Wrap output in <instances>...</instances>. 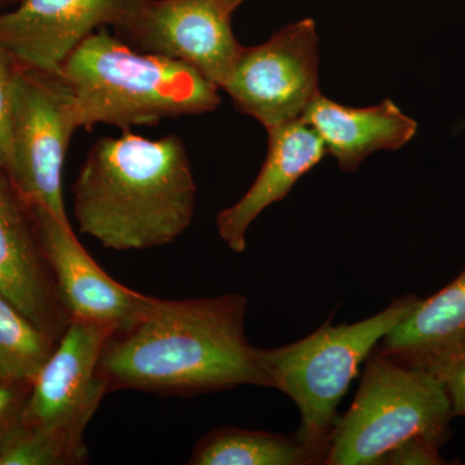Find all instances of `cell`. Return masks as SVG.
Here are the masks:
<instances>
[{
	"label": "cell",
	"instance_id": "cell-1",
	"mask_svg": "<svg viewBox=\"0 0 465 465\" xmlns=\"http://www.w3.org/2000/svg\"><path fill=\"white\" fill-rule=\"evenodd\" d=\"M247 308L243 293L153 299L145 316L113 333L104 348L99 376L108 393L137 390L194 396L242 385L272 388L260 348L247 339Z\"/></svg>",
	"mask_w": 465,
	"mask_h": 465
},
{
	"label": "cell",
	"instance_id": "cell-2",
	"mask_svg": "<svg viewBox=\"0 0 465 465\" xmlns=\"http://www.w3.org/2000/svg\"><path fill=\"white\" fill-rule=\"evenodd\" d=\"M73 193L81 232L108 250H146L189 228L197 183L179 136L148 140L124 131L94 143Z\"/></svg>",
	"mask_w": 465,
	"mask_h": 465
},
{
	"label": "cell",
	"instance_id": "cell-3",
	"mask_svg": "<svg viewBox=\"0 0 465 465\" xmlns=\"http://www.w3.org/2000/svg\"><path fill=\"white\" fill-rule=\"evenodd\" d=\"M79 128L99 124L130 131L163 119L213 112L219 87L182 61L143 54L105 26L84 39L61 66Z\"/></svg>",
	"mask_w": 465,
	"mask_h": 465
},
{
	"label": "cell",
	"instance_id": "cell-4",
	"mask_svg": "<svg viewBox=\"0 0 465 465\" xmlns=\"http://www.w3.org/2000/svg\"><path fill=\"white\" fill-rule=\"evenodd\" d=\"M419 302L415 293H409L391 300L381 313L360 322L333 326L330 317L316 331L298 341L260 348L272 388L283 391L298 406L302 420L296 439L329 452L339 420V403L361 365Z\"/></svg>",
	"mask_w": 465,
	"mask_h": 465
},
{
	"label": "cell",
	"instance_id": "cell-5",
	"mask_svg": "<svg viewBox=\"0 0 465 465\" xmlns=\"http://www.w3.org/2000/svg\"><path fill=\"white\" fill-rule=\"evenodd\" d=\"M451 419L448 393L436 375L401 365L376 345L353 402L335 425L324 464L382 465L412 440L440 448Z\"/></svg>",
	"mask_w": 465,
	"mask_h": 465
},
{
	"label": "cell",
	"instance_id": "cell-6",
	"mask_svg": "<svg viewBox=\"0 0 465 465\" xmlns=\"http://www.w3.org/2000/svg\"><path fill=\"white\" fill-rule=\"evenodd\" d=\"M72 91L60 75L18 65L12 88V183L29 206L67 220L63 170L67 148L78 130Z\"/></svg>",
	"mask_w": 465,
	"mask_h": 465
},
{
	"label": "cell",
	"instance_id": "cell-7",
	"mask_svg": "<svg viewBox=\"0 0 465 465\" xmlns=\"http://www.w3.org/2000/svg\"><path fill=\"white\" fill-rule=\"evenodd\" d=\"M318 67L316 24L305 18L262 45L242 48L222 90L235 109L271 130L302 118L321 94Z\"/></svg>",
	"mask_w": 465,
	"mask_h": 465
},
{
	"label": "cell",
	"instance_id": "cell-8",
	"mask_svg": "<svg viewBox=\"0 0 465 465\" xmlns=\"http://www.w3.org/2000/svg\"><path fill=\"white\" fill-rule=\"evenodd\" d=\"M223 0H134L116 36L143 54L182 61L223 88L243 45Z\"/></svg>",
	"mask_w": 465,
	"mask_h": 465
},
{
	"label": "cell",
	"instance_id": "cell-9",
	"mask_svg": "<svg viewBox=\"0 0 465 465\" xmlns=\"http://www.w3.org/2000/svg\"><path fill=\"white\" fill-rule=\"evenodd\" d=\"M113 331L104 324L72 320L54 353L34 379L23 424L85 430L108 393L99 363Z\"/></svg>",
	"mask_w": 465,
	"mask_h": 465
},
{
	"label": "cell",
	"instance_id": "cell-10",
	"mask_svg": "<svg viewBox=\"0 0 465 465\" xmlns=\"http://www.w3.org/2000/svg\"><path fill=\"white\" fill-rule=\"evenodd\" d=\"M43 253L72 320L104 324L114 333L139 322L152 307V296L127 289L109 277L76 240L70 224L50 211L30 206Z\"/></svg>",
	"mask_w": 465,
	"mask_h": 465
},
{
	"label": "cell",
	"instance_id": "cell-11",
	"mask_svg": "<svg viewBox=\"0 0 465 465\" xmlns=\"http://www.w3.org/2000/svg\"><path fill=\"white\" fill-rule=\"evenodd\" d=\"M0 293L57 342L72 322L43 253L32 208L2 167Z\"/></svg>",
	"mask_w": 465,
	"mask_h": 465
},
{
	"label": "cell",
	"instance_id": "cell-12",
	"mask_svg": "<svg viewBox=\"0 0 465 465\" xmlns=\"http://www.w3.org/2000/svg\"><path fill=\"white\" fill-rule=\"evenodd\" d=\"M134 0H21L0 15V45L18 65L60 74L69 54L100 27H115Z\"/></svg>",
	"mask_w": 465,
	"mask_h": 465
},
{
	"label": "cell",
	"instance_id": "cell-13",
	"mask_svg": "<svg viewBox=\"0 0 465 465\" xmlns=\"http://www.w3.org/2000/svg\"><path fill=\"white\" fill-rule=\"evenodd\" d=\"M266 131L268 153L255 183L237 203L216 217L220 237L235 253L246 250L247 232L262 211L282 201L300 177L327 154L321 137L302 119Z\"/></svg>",
	"mask_w": 465,
	"mask_h": 465
},
{
	"label": "cell",
	"instance_id": "cell-14",
	"mask_svg": "<svg viewBox=\"0 0 465 465\" xmlns=\"http://www.w3.org/2000/svg\"><path fill=\"white\" fill-rule=\"evenodd\" d=\"M342 171L353 173L372 153L397 150L414 139L418 124L391 100L351 108L318 94L302 115Z\"/></svg>",
	"mask_w": 465,
	"mask_h": 465
},
{
	"label": "cell",
	"instance_id": "cell-15",
	"mask_svg": "<svg viewBox=\"0 0 465 465\" xmlns=\"http://www.w3.org/2000/svg\"><path fill=\"white\" fill-rule=\"evenodd\" d=\"M465 345V268L439 292L421 300L378 344L401 365L432 371Z\"/></svg>",
	"mask_w": 465,
	"mask_h": 465
},
{
	"label": "cell",
	"instance_id": "cell-16",
	"mask_svg": "<svg viewBox=\"0 0 465 465\" xmlns=\"http://www.w3.org/2000/svg\"><path fill=\"white\" fill-rule=\"evenodd\" d=\"M327 452L284 434L241 428H216L193 450L192 465L324 464Z\"/></svg>",
	"mask_w": 465,
	"mask_h": 465
},
{
	"label": "cell",
	"instance_id": "cell-17",
	"mask_svg": "<svg viewBox=\"0 0 465 465\" xmlns=\"http://www.w3.org/2000/svg\"><path fill=\"white\" fill-rule=\"evenodd\" d=\"M56 345L0 293V381L32 384Z\"/></svg>",
	"mask_w": 465,
	"mask_h": 465
},
{
	"label": "cell",
	"instance_id": "cell-18",
	"mask_svg": "<svg viewBox=\"0 0 465 465\" xmlns=\"http://www.w3.org/2000/svg\"><path fill=\"white\" fill-rule=\"evenodd\" d=\"M84 430L21 424L0 448V465H78L87 463Z\"/></svg>",
	"mask_w": 465,
	"mask_h": 465
},
{
	"label": "cell",
	"instance_id": "cell-19",
	"mask_svg": "<svg viewBox=\"0 0 465 465\" xmlns=\"http://www.w3.org/2000/svg\"><path fill=\"white\" fill-rule=\"evenodd\" d=\"M17 61L0 45V167L7 173L11 163L12 88Z\"/></svg>",
	"mask_w": 465,
	"mask_h": 465
},
{
	"label": "cell",
	"instance_id": "cell-20",
	"mask_svg": "<svg viewBox=\"0 0 465 465\" xmlns=\"http://www.w3.org/2000/svg\"><path fill=\"white\" fill-rule=\"evenodd\" d=\"M32 384L0 381V448L23 424Z\"/></svg>",
	"mask_w": 465,
	"mask_h": 465
},
{
	"label": "cell",
	"instance_id": "cell-21",
	"mask_svg": "<svg viewBox=\"0 0 465 465\" xmlns=\"http://www.w3.org/2000/svg\"><path fill=\"white\" fill-rule=\"evenodd\" d=\"M430 372L442 381L452 416H465V345Z\"/></svg>",
	"mask_w": 465,
	"mask_h": 465
},
{
	"label": "cell",
	"instance_id": "cell-22",
	"mask_svg": "<svg viewBox=\"0 0 465 465\" xmlns=\"http://www.w3.org/2000/svg\"><path fill=\"white\" fill-rule=\"evenodd\" d=\"M439 446L424 440H412L403 443L384 459V465H440L446 464L440 455Z\"/></svg>",
	"mask_w": 465,
	"mask_h": 465
},
{
	"label": "cell",
	"instance_id": "cell-23",
	"mask_svg": "<svg viewBox=\"0 0 465 465\" xmlns=\"http://www.w3.org/2000/svg\"><path fill=\"white\" fill-rule=\"evenodd\" d=\"M244 0H223V3H224L225 7L229 9L231 12H234L235 9L240 7L242 3H243Z\"/></svg>",
	"mask_w": 465,
	"mask_h": 465
},
{
	"label": "cell",
	"instance_id": "cell-24",
	"mask_svg": "<svg viewBox=\"0 0 465 465\" xmlns=\"http://www.w3.org/2000/svg\"><path fill=\"white\" fill-rule=\"evenodd\" d=\"M12 0H0V7H3V5H8V3H11Z\"/></svg>",
	"mask_w": 465,
	"mask_h": 465
}]
</instances>
